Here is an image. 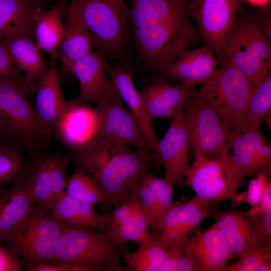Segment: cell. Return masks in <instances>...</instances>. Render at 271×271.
<instances>
[{
	"mask_svg": "<svg viewBox=\"0 0 271 271\" xmlns=\"http://www.w3.org/2000/svg\"><path fill=\"white\" fill-rule=\"evenodd\" d=\"M142 179L152 190L155 196L156 209L152 228L161 231L164 219L174 203V185L165 178L157 177L152 172L146 173Z\"/></svg>",
	"mask_w": 271,
	"mask_h": 271,
	"instance_id": "obj_35",
	"label": "cell"
},
{
	"mask_svg": "<svg viewBox=\"0 0 271 271\" xmlns=\"http://www.w3.org/2000/svg\"><path fill=\"white\" fill-rule=\"evenodd\" d=\"M189 138L181 112L172 118L168 130L159 140L156 149L150 153L151 158L160 162L165 169V178L180 187L184 186L186 175L189 170Z\"/></svg>",
	"mask_w": 271,
	"mask_h": 271,
	"instance_id": "obj_14",
	"label": "cell"
},
{
	"mask_svg": "<svg viewBox=\"0 0 271 271\" xmlns=\"http://www.w3.org/2000/svg\"><path fill=\"white\" fill-rule=\"evenodd\" d=\"M212 202L195 195L177 201L167 214L157 239L167 250L190 236L200 223L212 212Z\"/></svg>",
	"mask_w": 271,
	"mask_h": 271,
	"instance_id": "obj_16",
	"label": "cell"
},
{
	"mask_svg": "<svg viewBox=\"0 0 271 271\" xmlns=\"http://www.w3.org/2000/svg\"><path fill=\"white\" fill-rule=\"evenodd\" d=\"M27 271H86L80 266L64 263H38L25 266Z\"/></svg>",
	"mask_w": 271,
	"mask_h": 271,
	"instance_id": "obj_43",
	"label": "cell"
},
{
	"mask_svg": "<svg viewBox=\"0 0 271 271\" xmlns=\"http://www.w3.org/2000/svg\"><path fill=\"white\" fill-rule=\"evenodd\" d=\"M35 6L42 8V6L55 0H29Z\"/></svg>",
	"mask_w": 271,
	"mask_h": 271,
	"instance_id": "obj_45",
	"label": "cell"
},
{
	"mask_svg": "<svg viewBox=\"0 0 271 271\" xmlns=\"http://www.w3.org/2000/svg\"><path fill=\"white\" fill-rule=\"evenodd\" d=\"M71 159L101 188L107 210L129 197L143 176L152 172L155 161L150 154L133 151L117 140L102 136L72 153Z\"/></svg>",
	"mask_w": 271,
	"mask_h": 271,
	"instance_id": "obj_1",
	"label": "cell"
},
{
	"mask_svg": "<svg viewBox=\"0 0 271 271\" xmlns=\"http://www.w3.org/2000/svg\"><path fill=\"white\" fill-rule=\"evenodd\" d=\"M98 107L101 113V136L134 147L140 152L150 154L134 118L124 107L120 96Z\"/></svg>",
	"mask_w": 271,
	"mask_h": 271,
	"instance_id": "obj_21",
	"label": "cell"
},
{
	"mask_svg": "<svg viewBox=\"0 0 271 271\" xmlns=\"http://www.w3.org/2000/svg\"><path fill=\"white\" fill-rule=\"evenodd\" d=\"M4 136V135L3 134L2 131H1V129H0V137H1V136Z\"/></svg>",
	"mask_w": 271,
	"mask_h": 271,
	"instance_id": "obj_49",
	"label": "cell"
},
{
	"mask_svg": "<svg viewBox=\"0 0 271 271\" xmlns=\"http://www.w3.org/2000/svg\"><path fill=\"white\" fill-rule=\"evenodd\" d=\"M228 159H209L195 155L184 185L191 187L196 195L211 202L229 200L238 205L237 190L229 171Z\"/></svg>",
	"mask_w": 271,
	"mask_h": 271,
	"instance_id": "obj_12",
	"label": "cell"
},
{
	"mask_svg": "<svg viewBox=\"0 0 271 271\" xmlns=\"http://www.w3.org/2000/svg\"><path fill=\"white\" fill-rule=\"evenodd\" d=\"M219 60L205 46L181 52L169 66L166 75L192 86L204 83L216 70Z\"/></svg>",
	"mask_w": 271,
	"mask_h": 271,
	"instance_id": "obj_23",
	"label": "cell"
},
{
	"mask_svg": "<svg viewBox=\"0 0 271 271\" xmlns=\"http://www.w3.org/2000/svg\"><path fill=\"white\" fill-rule=\"evenodd\" d=\"M180 5L186 7L191 0H176Z\"/></svg>",
	"mask_w": 271,
	"mask_h": 271,
	"instance_id": "obj_47",
	"label": "cell"
},
{
	"mask_svg": "<svg viewBox=\"0 0 271 271\" xmlns=\"http://www.w3.org/2000/svg\"><path fill=\"white\" fill-rule=\"evenodd\" d=\"M211 213L226 241L231 259L266 246L258 241L254 224L248 213L217 208Z\"/></svg>",
	"mask_w": 271,
	"mask_h": 271,
	"instance_id": "obj_19",
	"label": "cell"
},
{
	"mask_svg": "<svg viewBox=\"0 0 271 271\" xmlns=\"http://www.w3.org/2000/svg\"><path fill=\"white\" fill-rule=\"evenodd\" d=\"M229 264L224 271H269L271 270V245L263 246L244 254Z\"/></svg>",
	"mask_w": 271,
	"mask_h": 271,
	"instance_id": "obj_37",
	"label": "cell"
},
{
	"mask_svg": "<svg viewBox=\"0 0 271 271\" xmlns=\"http://www.w3.org/2000/svg\"><path fill=\"white\" fill-rule=\"evenodd\" d=\"M123 257L130 271H160L167 258V251L157 240L152 239Z\"/></svg>",
	"mask_w": 271,
	"mask_h": 271,
	"instance_id": "obj_34",
	"label": "cell"
},
{
	"mask_svg": "<svg viewBox=\"0 0 271 271\" xmlns=\"http://www.w3.org/2000/svg\"><path fill=\"white\" fill-rule=\"evenodd\" d=\"M138 196L148 222L152 226L155 214L156 204L154 193L149 186L141 179L137 187Z\"/></svg>",
	"mask_w": 271,
	"mask_h": 271,
	"instance_id": "obj_39",
	"label": "cell"
},
{
	"mask_svg": "<svg viewBox=\"0 0 271 271\" xmlns=\"http://www.w3.org/2000/svg\"><path fill=\"white\" fill-rule=\"evenodd\" d=\"M228 139L232 154L229 155L227 165L235 188L237 190L246 177L257 176L266 172L265 168L252 150L246 144L241 129L230 132Z\"/></svg>",
	"mask_w": 271,
	"mask_h": 271,
	"instance_id": "obj_30",
	"label": "cell"
},
{
	"mask_svg": "<svg viewBox=\"0 0 271 271\" xmlns=\"http://www.w3.org/2000/svg\"><path fill=\"white\" fill-rule=\"evenodd\" d=\"M180 245L195 258L202 271H222L231 259L226 241L215 222L205 230L197 228L193 236L184 239Z\"/></svg>",
	"mask_w": 271,
	"mask_h": 271,
	"instance_id": "obj_17",
	"label": "cell"
},
{
	"mask_svg": "<svg viewBox=\"0 0 271 271\" xmlns=\"http://www.w3.org/2000/svg\"><path fill=\"white\" fill-rule=\"evenodd\" d=\"M63 23V33L58 49L65 70L91 51L93 40L75 6L69 2Z\"/></svg>",
	"mask_w": 271,
	"mask_h": 271,
	"instance_id": "obj_25",
	"label": "cell"
},
{
	"mask_svg": "<svg viewBox=\"0 0 271 271\" xmlns=\"http://www.w3.org/2000/svg\"><path fill=\"white\" fill-rule=\"evenodd\" d=\"M255 89L251 80L226 60L193 94L207 102L230 132H233L241 129L246 109Z\"/></svg>",
	"mask_w": 271,
	"mask_h": 271,
	"instance_id": "obj_6",
	"label": "cell"
},
{
	"mask_svg": "<svg viewBox=\"0 0 271 271\" xmlns=\"http://www.w3.org/2000/svg\"><path fill=\"white\" fill-rule=\"evenodd\" d=\"M62 223L53 263L77 265L86 271H130L121 264V257L128 252L127 243L115 240L108 232Z\"/></svg>",
	"mask_w": 271,
	"mask_h": 271,
	"instance_id": "obj_2",
	"label": "cell"
},
{
	"mask_svg": "<svg viewBox=\"0 0 271 271\" xmlns=\"http://www.w3.org/2000/svg\"><path fill=\"white\" fill-rule=\"evenodd\" d=\"M130 29L144 64L148 69L165 75L170 64L199 35L186 14Z\"/></svg>",
	"mask_w": 271,
	"mask_h": 271,
	"instance_id": "obj_3",
	"label": "cell"
},
{
	"mask_svg": "<svg viewBox=\"0 0 271 271\" xmlns=\"http://www.w3.org/2000/svg\"><path fill=\"white\" fill-rule=\"evenodd\" d=\"M182 112L190 147L195 155L209 159L229 158L230 132L207 102L192 93L184 103Z\"/></svg>",
	"mask_w": 271,
	"mask_h": 271,
	"instance_id": "obj_9",
	"label": "cell"
},
{
	"mask_svg": "<svg viewBox=\"0 0 271 271\" xmlns=\"http://www.w3.org/2000/svg\"><path fill=\"white\" fill-rule=\"evenodd\" d=\"M41 9L29 0H0V40L20 36L35 41V22Z\"/></svg>",
	"mask_w": 271,
	"mask_h": 271,
	"instance_id": "obj_26",
	"label": "cell"
},
{
	"mask_svg": "<svg viewBox=\"0 0 271 271\" xmlns=\"http://www.w3.org/2000/svg\"><path fill=\"white\" fill-rule=\"evenodd\" d=\"M28 150L29 167L25 183L36 204L49 213L65 191L66 171L71 160L67 152L50 153L46 149Z\"/></svg>",
	"mask_w": 271,
	"mask_h": 271,
	"instance_id": "obj_11",
	"label": "cell"
},
{
	"mask_svg": "<svg viewBox=\"0 0 271 271\" xmlns=\"http://www.w3.org/2000/svg\"><path fill=\"white\" fill-rule=\"evenodd\" d=\"M101 113L98 106L67 100L55 125L53 138L67 151H78L93 143L100 136Z\"/></svg>",
	"mask_w": 271,
	"mask_h": 271,
	"instance_id": "obj_13",
	"label": "cell"
},
{
	"mask_svg": "<svg viewBox=\"0 0 271 271\" xmlns=\"http://www.w3.org/2000/svg\"><path fill=\"white\" fill-rule=\"evenodd\" d=\"M28 94L24 76L0 79V129L26 149H47L53 139L44 129Z\"/></svg>",
	"mask_w": 271,
	"mask_h": 271,
	"instance_id": "obj_4",
	"label": "cell"
},
{
	"mask_svg": "<svg viewBox=\"0 0 271 271\" xmlns=\"http://www.w3.org/2000/svg\"><path fill=\"white\" fill-rule=\"evenodd\" d=\"M62 226V221L51 217L36 204L8 235L5 246L20 259L24 267L53 263Z\"/></svg>",
	"mask_w": 271,
	"mask_h": 271,
	"instance_id": "obj_7",
	"label": "cell"
},
{
	"mask_svg": "<svg viewBox=\"0 0 271 271\" xmlns=\"http://www.w3.org/2000/svg\"><path fill=\"white\" fill-rule=\"evenodd\" d=\"M25 149L5 136L0 137V189L26 182L29 161Z\"/></svg>",
	"mask_w": 271,
	"mask_h": 271,
	"instance_id": "obj_31",
	"label": "cell"
},
{
	"mask_svg": "<svg viewBox=\"0 0 271 271\" xmlns=\"http://www.w3.org/2000/svg\"><path fill=\"white\" fill-rule=\"evenodd\" d=\"M104 58L119 59L129 42V10L125 0H70Z\"/></svg>",
	"mask_w": 271,
	"mask_h": 271,
	"instance_id": "obj_5",
	"label": "cell"
},
{
	"mask_svg": "<svg viewBox=\"0 0 271 271\" xmlns=\"http://www.w3.org/2000/svg\"><path fill=\"white\" fill-rule=\"evenodd\" d=\"M104 67L113 80L122 101L128 107L151 153L157 147L159 140L153 120L149 118L141 94L134 84L132 73L125 69L120 63L111 67L105 62Z\"/></svg>",
	"mask_w": 271,
	"mask_h": 271,
	"instance_id": "obj_18",
	"label": "cell"
},
{
	"mask_svg": "<svg viewBox=\"0 0 271 271\" xmlns=\"http://www.w3.org/2000/svg\"><path fill=\"white\" fill-rule=\"evenodd\" d=\"M105 62L99 52L91 50L71 65L69 73L73 75L79 83L78 94L73 99L75 102H93L97 106H101L120 96L113 80L106 74Z\"/></svg>",
	"mask_w": 271,
	"mask_h": 271,
	"instance_id": "obj_15",
	"label": "cell"
},
{
	"mask_svg": "<svg viewBox=\"0 0 271 271\" xmlns=\"http://www.w3.org/2000/svg\"><path fill=\"white\" fill-rule=\"evenodd\" d=\"M167 251V258L160 271H202L197 261L182 248L180 243L170 247Z\"/></svg>",
	"mask_w": 271,
	"mask_h": 271,
	"instance_id": "obj_38",
	"label": "cell"
},
{
	"mask_svg": "<svg viewBox=\"0 0 271 271\" xmlns=\"http://www.w3.org/2000/svg\"><path fill=\"white\" fill-rule=\"evenodd\" d=\"M36 204L26 183L8 188L0 197V243Z\"/></svg>",
	"mask_w": 271,
	"mask_h": 271,
	"instance_id": "obj_28",
	"label": "cell"
},
{
	"mask_svg": "<svg viewBox=\"0 0 271 271\" xmlns=\"http://www.w3.org/2000/svg\"><path fill=\"white\" fill-rule=\"evenodd\" d=\"M194 86L181 81L171 84L156 81L145 86L140 92L149 118H174L182 111L187 99L194 91Z\"/></svg>",
	"mask_w": 271,
	"mask_h": 271,
	"instance_id": "obj_22",
	"label": "cell"
},
{
	"mask_svg": "<svg viewBox=\"0 0 271 271\" xmlns=\"http://www.w3.org/2000/svg\"><path fill=\"white\" fill-rule=\"evenodd\" d=\"M36 91L37 113L44 129L54 139L55 125L67 101L64 97L55 58H52L47 70L38 79Z\"/></svg>",
	"mask_w": 271,
	"mask_h": 271,
	"instance_id": "obj_20",
	"label": "cell"
},
{
	"mask_svg": "<svg viewBox=\"0 0 271 271\" xmlns=\"http://www.w3.org/2000/svg\"><path fill=\"white\" fill-rule=\"evenodd\" d=\"M7 189H0V197L2 196V195L5 192V191L7 190Z\"/></svg>",
	"mask_w": 271,
	"mask_h": 271,
	"instance_id": "obj_48",
	"label": "cell"
},
{
	"mask_svg": "<svg viewBox=\"0 0 271 271\" xmlns=\"http://www.w3.org/2000/svg\"><path fill=\"white\" fill-rule=\"evenodd\" d=\"M68 4L59 0L48 10L41 9L35 23V42L41 50L48 53L55 58L63 33V17L66 12Z\"/></svg>",
	"mask_w": 271,
	"mask_h": 271,
	"instance_id": "obj_29",
	"label": "cell"
},
{
	"mask_svg": "<svg viewBox=\"0 0 271 271\" xmlns=\"http://www.w3.org/2000/svg\"><path fill=\"white\" fill-rule=\"evenodd\" d=\"M65 192L70 197L95 206L99 204L107 211L104 193L100 186L83 170L76 166L73 173L67 178Z\"/></svg>",
	"mask_w": 271,
	"mask_h": 271,
	"instance_id": "obj_33",
	"label": "cell"
},
{
	"mask_svg": "<svg viewBox=\"0 0 271 271\" xmlns=\"http://www.w3.org/2000/svg\"><path fill=\"white\" fill-rule=\"evenodd\" d=\"M227 60L244 73L255 87L271 69L270 40L254 15L238 14L227 42Z\"/></svg>",
	"mask_w": 271,
	"mask_h": 271,
	"instance_id": "obj_8",
	"label": "cell"
},
{
	"mask_svg": "<svg viewBox=\"0 0 271 271\" xmlns=\"http://www.w3.org/2000/svg\"><path fill=\"white\" fill-rule=\"evenodd\" d=\"M254 230L261 245H271V203L262 213L259 220L254 224Z\"/></svg>",
	"mask_w": 271,
	"mask_h": 271,
	"instance_id": "obj_40",
	"label": "cell"
},
{
	"mask_svg": "<svg viewBox=\"0 0 271 271\" xmlns=\"http://www.w3.org/2000/svg\"><path fill=\"white\" fill-rule=\"evenodd\" d=\"M2 41L15 66L24 73L25 87L28 94L36 91V82L48 66L35 41L20 36L9 37Z\"/></svg>",
	"mask_w": 271,
	"mask_h": 271,
	"instance_id": "obj_24",
	"label": "cell"
},
{
	"mask_svg": "<svg viewBox=\"0 0 271 271\" xmlns=\"http://www.w3.org/2000/svg\"><path fill=\"white\" fill-rule=\"evenodd\" d=\"M23 76L15 66L5 45L0 40V79Z\"/></svg>",
	"mask_w": 271,
	"mask_h": 271,
	"instance_id": "obj_41",
	"label": "cell"
},
{
	"mask_svg": "<svg viewBox=\"0 0 271 271\" xmlns=\"http://www.w3.org/2000/svg\"><path fill=\"white\" fill-rule=\"evenodd\" d=\"M252 4L263 7L266 5L269 0H246Z\"/></svg>",
	"mask_w": 271,
	"mask_h": 271,
	"instance_id": "obj_46",
	"label": "cell"
},
{
	"mask_svg": "<svg viewBox=\"0 0 271 271\" xmlns=\"http://www.w3.org/2000/svg\"><path fill=\"white\" fill-rule=\"evenodd\" d=\"M271 113V72L260 80L249 101L242 120L243 131L259 127Z\"/></svg>",
	"mask_w": 271,
	"mask_h": 271,
	"instance_id": "obj_32",
	"label": "cell"
},
{
	"mask_svg": "<svg viewBox=\"0 0 271 271\" xmlns=\"http://www.w3.org/2000/svg\"><path fill=\"white\" fill-rule=\"evenodd\" d=\"M255 18L258 26L262 31L271 40V16L269 9L263 7L256 11L254 15Z\"/></svg>",
	"mask_w": 271,
	"mask_h": 271,
	"instance_id": "obj_44",
	"label": "cell"
},
{
	"mask_svg": "<svg viewBox=\"0 0 271 271\" xmlns=\"http://www.w3.org/2000/svg\"><path fill=\"white\" fill-rule=\"evenodd\" d=\"M49 215L62 221L107 232L110 211L99 215L94 206L69 196L64 191L58 198Z\"/></svg>",
	"mask_w": 271,
	"mask_h": 271,
	"instance_id": "obj_27",
	"label": "cell"
},
{
	"mask_svg": "<svg viewBox=\"0 0 271 271\" xmlns=\"http://www.w3.org/2000/svg\"><path fill=\"white\" fill-rule=\"evenodd\" d=\"M0 243V271H21L24 267L20 259Z\"/></svg>",
	"mask_w": 271,
	"mask_h": 271,
	"instance_id": "obj_42",
	"label": "cell"
},
{
	"mask_svg": "<svg viewBox=\"0 0 271 271\" xmlns=\"http://www.w3.org/2000/svg\"><path fill=\"white\" fill-rule=\"evenodd\" d=\"M241 6V0H191L185 7L197 24L203 46L221 65L227 60V42Z\"/></svg>",
	"mask_w": 271,
	"mask_h": 271,
	"instance_id": "obj_10",
	"label": "cell"
},
{
	"mask_svg": "<svg viewBox=\"0 0 271 271\" xmlns=\"http://www.w3.org/2000/svg\"><path fill=\"white\" fill-rule=\"evenodd\" d=\"M149 226L138 196L132 215L109 234L115 240L119 242L134 241L140 244L153 239L148 232Z\"/></svg>",
	"mask_w": 271,
	"mask_h": 271,
	"instance_id": "obj_36",
	"label": "cell"
}]
</instances>
